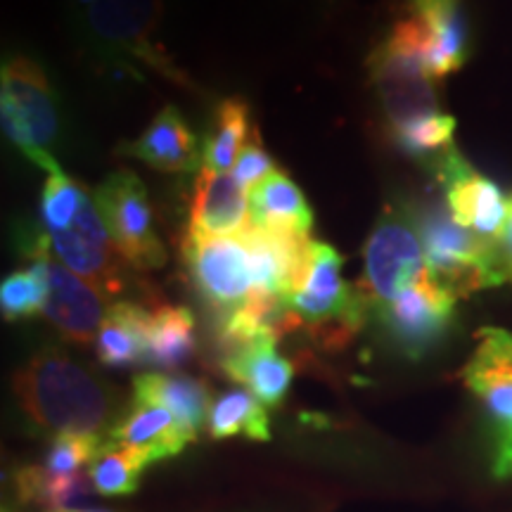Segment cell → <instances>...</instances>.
<instances>
[{"label":"cell","instance_id":"obj_16","mask_svg":"<svg viewBox=\"0 0 512 512\" xmlns=\"http://www.w3.org/2000/svg\"><path fill=\"white\" fill-rule=\"evenodd\" d=\"M117 152L164 174H192L202 169L200 140L174 105L162 107L140 138L124 143Z\"/></svg>","mask_w":512,"mask_h":512},{"label":"cell","instance_id":"obj_21","mask_svg":"<svg viewBox=\"0 0 512 512\" xmlns=\"http://www.w3.org/2000/svg\"><path fill=\"white\" fill-rule=\"evenodd\" d=\"M133 396L162 403L188 430L200 434L211 413V389L204 380L190 375L143 373L133 377Z\"/></svg>","mask_w":512,"mask_h":512},{"label":"cell","instance_id":"obj_23","mask_svg":"<svg viewBox=\"0 0 512 512\" xmlns=\"http://www.w3.org/2000/svg\"><path fill=\"white\" fill-rule=\"evenodd\" d=\"M197 351L195 316L188 306H159L147 320V363L174 370Z\"/></svg>","mask_w":512,"mask_h":512},{"label":"cell","instance_id":"obj_31","mask_svg":"<svg viewBox=\"0 0 512 512\" xmlns=\"http://www.w3.org/2000/svg\"><path fill=\"white\" fill-rule=\"evenodd\" d=\"M102 441L100 434H83V432H64L55 434L50 441L48 456L43 467L55 475H72L79 472L83 465H91L100 453Z\"/></svg>","mask_w":512,"mask_h":512},{"label":"cell","instance_id":"obj_4","mask_svg":"<svg viewBox=\"0 0 512 512\" xmlns=\"http://www.w3.org/2000/svg\"><path fill=\"white\" fill-rule=\"evenodd\" d=\"M344 259L328 242H311L309 266L287 306L299 323L311 325L328 344L347 342L366 323L370 302L358 285H349L342 275Z\"/></svg>","mask_w":512,"mask_h":512},{"label":"cell","instance_id":"obj_19","mask_svg":"<svg viewBox=\"0 0 512 512\" xmlns=\"http://www.w3.org/2000/svg\"><path fill=\"white\" fill-rule=\"evenodd\" d=\"M221 368L266 406L283 403L294 377V366L275 349V342H254L230 351L223 356Z\"/></svg>","mask_w":512,"mask_h":512},{"label":"cell","instance_id":"obj_7","mask_svg":"<svg viewBox=\"0 0 512 512\" xmlns=\"http://www.w3.org/2000/svg\"><path fill=\"white\" fill-rule=\"evenodd\" d=\"M93 197L114 247L128 266L136 271H155L166 264V249L155 230L150 195L131 169L107 176Z\"/></svg>","mask_w":512,"mask_h":512},{"label":"cell","instance_id":"obj_36","mask_svg":"<svg viewBox=\"0 0 512 512\" xmlns=\"http://www.w3.org/2000/svg\"><path fill=\"white\" fill-rule=\"evenodd\" d=\"M55 512H105V510H76V508H64V510H55Z\"/></svg>","mask_w":512,"mask_h":512},{"label":"cell","instance_id":"obj_33","mask_svg":"<svg viewBox=\"0 0 512 512\" xmlns=\"http://www.w3.org/2000/svg\"><path fill=\"white\" fill-rule=\"evenodd\" d=\"M491 256H494V268L501 285L512 283V195L508 202V216H505L501 235H498V240L491 245Z\"/></svg>","mask_w":512,"mask_h":512},{"label":"cell","instance_id":"obj_28","mask_svg":"<svg viewBox=\"0 0 512 512\" xmlns=\"http://www.w3.org/2000/svg\"><path fill=\"white\" fill-rule=\"evenodd\" d=\"M453 131H456V119L446 112H437L389 128V140L406 157L432 164L453 147Z\"/></svg>","mask_w":512,"mask_h":512},{"label":"cell","instance_id":"obj_13","mask_svg":"<svg viewBox=\"0 0 512 512\" xmlns=\"http://www.w3.org/2000/svg\"><path fill=\"white\" fill-rule=\"evenodd\" d=\"M249 252L254 294L285 299L302 283L309 266L311 238L294 233H273L249 226L240 235Z\"/></svg>","mask_w":512,"mask_h":512},{"label":"cell","instance_id":"obj_20","mask_svg":"<svg viewBox=\"0 0 512 512\" xmlns=\"http://www.w3.org/2000/svg\"><path fill=\"white\" fill-rule=\"evenodd\" d=\"M147 313L140 304H112L95 337V354L112 370L133 368L147 361Z\"/></svg>","mask_w":512,"mask_h":512},{"label":"cell","instance_id":"obj_26","mask_svg":"<svg viewBox=\"0 0 512 512\" xmlns=\"http://www.w3.org/2000/svg\"><path fill=\"white\" fill-rule=\"evenodd\" d=\"M91 479L81 472H72V475H55V472L46 470V467H22L15 472V489L19 501L24 505H38L41 510L55 512L72 508L81 498L88 496L91 491Z\"/></svg>","mask_w":512,"mask_h":512},{"label":"cell","instance_id":"obj_15","mask_svg":"<svg viewBox=\"0 0 512 512\" xmlns=\"http://www.w3.org/2000/svg\"><path fill=\"white\" fill-rule=\"evenodd\" d=\"M195 439L197 434L188 430L169 408L138 396H133L110 432V441L138 451L147 465L181 456Z\"/></svg>","mask_w":512,"mask_h":512},{"label":"cell","instance_id":"obj_35","mask_svg":"<svg viewBox=\"0 0 512 512\" xmlns=\"http://www.w3.org/2000/svg\"><path fill=\"white\" fill-rule=\"evenodd\" d=\"M413 8H422V5H430V3H444V0H411Z\"/></svg>","mask_w":512,"mask_h":512},{"label":"cell","instance_id":"obj_2","mask_svg":"<svg viewBox=\"0 0 512 512\" xmlns=\"http://www.w3.org/2000/svg\"><path fill=\"white\" fill-rule=\"evenodd\" d=\"M164 0H93L88 8L72 12V22L83 43L110 64L143 62L169 81L192 86L169 53L157 43Z\"/></svg>","mask_w":512,"mask_h":512},{"label":"cell","instance_id":"obj_30","mask_svg":"<svg viewBox=\"0 0 512 512\" xmlns=\"http://www.w3.org/2000/svg\"><path fill=\"white\" fill-rule=\"evenodd\" d=\"M88 192L81 188L74 178H69L64 171L48 174L46 185H43L41 195V221L46 230L64 228L79 211L81 202L86 200Z\"/></svg>","mask_w":512,"mask_h":512},{"label":"cell","instance_id":"obj_6","mask_svg":"<svg viewBox=\"0 0 512 512\" xmlns=\"http://www.w3.org/2000/svg\"><path fill=\"white\" fill-rule=\"evenodd\" d=\"M427 273L425 247L411 207H387L363 247L361 287L373 313Z\"/></svg>","mask_w":512,"mask_h":512},{"label":"cell","instance_id":"obj_5","mask_svg":"<svg viewBox=\"0 0 512 512\" xmlns=\"http://www.w3.org/2000/svg\"><path fill=\"white\" fill-rule=\"evenodd\" d=\"M411 211L425 247L427 271L453 297H470L472 292L501 285L491 245L460 226L446 202H420Z\"/></svg>","mask_w":512,"mask_h":512},{"label":"cell","instance_id":"obj_29","mask_svg":"<svg viewBox=\"0 0 512 512\" xmlns=\"http://www.w3.org/2000/svg\"><path fill=\"white\" fill-rule=\"evenodd\" d=\"M48 299V280L46 271L38 261L22 271L10 273L0 285V311L3 318L15 323L22 318H34L36 313L46 311Z\"/></svg>","mask_w":512,"mask_h":512},{"label":"cell","instance_id":"obj_27","mask_svg":"<svg viewBox=\"0 0 512 512\" xmlns=\"http://www.w3.org/2000/svg\"><path fill=\"white\" fill-rule=\"evenodd\" d=\"M88 470L93 489L102 496H131L140 486V475L145 472L147 460L138 451L117 441L102 444L100 453Z\"/></svg>","mask_w":512,"mask_h":512},{"label":"cell","instance_id":"obj_10","mask_svg":"<svg viewBox=\"0 0 512 512\" xmlns=\"http://www.w3.org/2000/svg\"><path fill=\"white\" fill-rule=\"evenodd\" d=\"M444 190V202L460 226L494 245L508 216L510 197L460 155L456 147L446 150L430 164Z\"/></svg>","mask_w":512,"mask_h":512},{"label":"cell","instance_id":"obj_3","mask_svg":"<svg viewBox=\"0 0 512 512\" xmlns=\"http://www.w3.org/2000/svg\"><path fill=\"white\" fill-rule=\"evenodd\" d=\"M0 117L5 138L31 164L48 174L60 171L50 152L60 140V105L46 72L29 57L15 55L3 64Z\"/></svg>","mask_w":512,"mask_h":512},{"label":"cell","instance_id":"obj_22","mask_svg":"<svg viewBox=\"0 0 512 512\" xmlns=\"http://www.w3.org/2000/svg\"><path fill=\"white\" fill-rule=\"evenodd\" d=\"M413 10L422 12L427 22L432 79L441 81L448 74L458 72L470 55V27L460 10V0H444V3H430Z\"/></svg>","mask_w":512,"mask_h":512},{"label":"cell","instance_id":"obj_32","mask_svg":"<svg viewBox=\"0 0 512 512\" xmlns=\"http://www.w3.org/2000/svg\"><path fill=\"white\" fill-rule=\"evenodd\" d=\"M275 169V162L273 157L268 155L266 147L261 145V138L259 133H252V138L247 140V145L242 147L238 162H235L233 171H230V176L235 178V183L240 185L242 190H252L254 185H259L261 181H264L266 176H271Z\"/></svg>","mask_w":512,"mask_h":512},{"label":"cell","instance_id":"obj_24","mask_svg":"<svg viewBox=\"0 0 512 512\" xmlns=\"http://www.w3.org/2000/svg\"><path fill=\"white\" fill-rule=\"evenodd\" d=\"M249 105L240 98H226L216 107V119L202 150L204 174H230L242 147L252 138Z\"/></svg>","mask_w":512,"mask_h":512},{"label":"cell","instance_id":"obj_11","mask_svg":"<svg viewBox=\"0 0 512 512\" xmlns=\"http://www.w3.org/2000/svg\"><path fill=\"white\" fill-rule=\"evenodd\" d=\"M24 252L46 271L48 299L43 313L50 318V323L62 332V337L72 339L76 344L95 342L107 313L105 304H102L105 297L57 259L53 249H50L46 233L36 235L31 242L27 240Z\"/></svg>","mask_w":512,"mask_h":512},{"label":"cell","instance_id":"obj_12","mask_svg":"<svg viewBox=\"0 0 512 512\" xmlns=\"http://www.w3.org/2000/svg\"><path fill=\"white\" fill-rule=\"evenodd\" d=\"M185 266L207 304L221 316L235 311L254 294L245 242L238 238H192L183 242Z\"/></svg>","mask_w":512,"mask_h":512},{"label":"cell","instance_id":"obj_25","mask_svg":"<svg viewBox=\"0 0 512 512\" xmlns=\"http://www.w3.org/2000/svg\"><path fill=\"white\" fill-rule=\"evenodd\" d=\"M207 425L211 439H271V427H268V413L264 403L256 399L247 387H233L223 392L214 401V406H211Z\"/></svg>","mask_w":512,"mask_h":512},{"label":"cell","instance_id":"obj_34","mask_svg":"<svg viewBox=\"0 0 512 512\" xmlns=\"http://www.w3.org/2000/svg\"><path fill=\"white\" fill-rule=\"evenodd\" d=\"M491 475L496 479L512 477V430L496 437V451L491 460Z\"/></svg>","mask_w":512,"mask_h":512},{"label":"cell","instance_id":"obj_8","mask_svg":"<svg viewBox=\"0 0 512 512\" xmlns=\"http://www.w3.org/2000/svg\"><path fill=\"white\" fill-rule=\"evenodd\" d=\"M50 249L69 271L91 283L102 297H117L126 287V273L121 266L119 249L114 247L110 230L95 204V197L86 195L79 211L64 228L46 230Z\"/></svg>","mask_w":512,"mask_h":512},{"label":"cell","instance_id":"obj_18","mask_svg":"<svg viewBox=\"0 0 512 512\" xmlns=\"http://www.w3.org/2000/svg\"><path fill=\"white\" fill-rule=\"evenodd\" d=\"M249 223L254 228L273 233L309 235L313 228V211L304 192L283 171H273L259 185L247 192Z\"/></svg>","mask_w":512,"mask_h":512},{"label":"cell","instance_id":"obj_17","mask_svg":"<svg viewBox=\"0 0 512 512\" xmlns=\"http://www.w3.org/2000/svg\"><path fill=\"white\" fill-rule=\"evenodd\" d=\"M249 223V197L230 174H204L195 185L190 207L192 238H230L242 235Z\"/></svg>","mask_w":512,"mask_h":512},{"label":"cell","instance_id":"obj_9","mask_svg":"<svg viewBox=\"0 0 512 512\" xmlns=\"http://www.w3.org/2000/svg\"><path fill=\"white\" fill-rule=\"evenodd\" d=\"M456 302L458 299L427 271L418 283L380 306L375 316L396 349L408 358H420L446 335L456 316Z\"/></svg>","mask_w":512,"mask_h":512},{"label":"cell","instance_id":"obj_14","mask_svg":"<svg viewBox=\"0 0 512 512\" xmlns=\"http://www.w3.org/2000/svg\"><path fill=\"white\" fill-rule=\"evenodd\" d=\"M463 382L482 401L496 425V437L512 430V332L484 328L477 349L463 368Z\"/></svg>","mask_w":512,"mask_h":512},{"label":"cell","instance_id":"obj_1","mask_svg":"<svg viewBox=\"0 0 512 512\" xmlns=\"http://www.w3.org/2000/svg\"><path fill=\"white\" fill-rule=\"evenodd\" d=\"M12 389L38 430L100 434L112 415V392L57 347H46L17 370Z\"/></svg>","mask_w":512,"mask_h":512},{"label":"cell","instance_id":"obj_37","mask_svg":"<svg viewBox=\"0 0 512 512\" xmlns=\"http://www.w3.org/2000/svg\"><path fill=\"white\" fill-rule=\"evenodd\" d=\"M3 512H12V510H8V508H5V510H3Z\"/></svg>","mask_w":512,"mask_h":512}]
</instances>
